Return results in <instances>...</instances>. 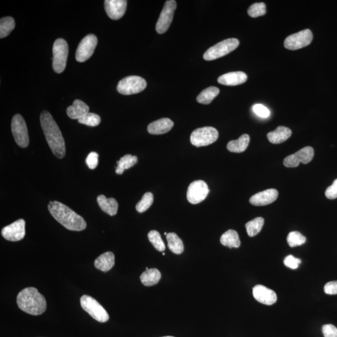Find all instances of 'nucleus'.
<instances>
[{
	"instance_id": "14",
	"label": "nucleus",
	"mask_w": 337,
	"mask_h": 337,
	"mask_svg": "<svg viewBox=\"0 0 337 337\" xmlns=\"http://www.w3.org/2000/svg\"><path fill=\"white\" fill-rule=\"evenodd\" d=\"M314 150L312 147L307 146L299 150L294 154L287 156L284 161V165L287 167H296L302 162L308 164L313 159Z\"/></svg>"
},
{
	"instance_id": "38",
	"label": "nucleus",
	"mask_w": 337,
	"mask_h": 337,
	"mask_svg": "<svg viewBox=\"0 0 337 337\" xmlns=\"http://www.w3.org/2000/svg\"><path fill=\"white\" fill-rule=\"evenodd\" d=\"M252 109H253L255 114L259 117H262V118H267L271 114L269 109L266 106H264V105L261 104H255Z\"/></svg>"
},
{
	"instance_id": "3",
	"label": "nucleus",
	"mask_w": 337,
	"mask_h": 337,
	"mask_svg": "<svg viewBox=\"0 0 337 337\" xmlns=\"http://www.w3.org/2000/svg\"><path fill=\"white\" fill-rule=\"evenodd\" d=\"M17 306L22 311L32 316H39L46 311V299L34 287H27L17 294Z\"/></svg>"
},
{
	"instance_id": "39",
	"label": "nucleus",
	"mask_w": 337,
	"mask_h": 337,
	"mask_svg": "<svg viewBox=\"0 0 337 337\" xmlns=\"http://www.w3.org/2000/svg\"><path fill=\"white\" fill-rule=\"evenodd\" d=\"M285 266L292 269L298 268L299 264L301 263V260L289 255L285 258L284 261Z\"/></svg>"
},
{
	"instance_id": "42",
	"label": "nucleus",
	"mask_w": 337,
	"mask_h": 337,
	"mask_svg": "<svg viewBox=\"0 0 337 337\" xmlns=\"http://www.w3.org/2000/svg\"><path fill=\"white\" fill-rule=\"evenodd\" d=\"M326 196L329 199L337 198V179L335 180L332 186L327 189Z\"/></svg>"
},
{
	"instance_id": "15",
	"label": "nucleus",
	"mask_w": 337,
	"mask_h": 337,
	"mask_svg": "<svg viewBox=\"0 0 337 337\" xmlns=\"http://www.w3.org/2000/svg\"><path fill=\"white\" fill-rule=\"evenodd\" d=\"M1 234L7 241L12 242L21 241L25 236V221L23 219H19L13 223L3 227Z\"/></svg>"
},
{
	"instance_id": "27",
	"label": "nucleus",
	"mask_w": 337,
	"mask_h": 337,
	"mask_svg": "<svg viewBox=\"0 0 337 337\" xmlns=\"http://www.w3.org/2000/svg\"><path fill=\"white\" fill-rule=\"evenodd\" d=\"M250 142V136L248 134L242 135L236 141H231L227 144V148L229 151L241 153L246 151Z\"/></svg>"
},
{
	"instance_id": "4",
	"label": "nucleus",
	"mask_w": 337,
	"mask_h": 337,
	"mask_svg": "<svg viewBox=\"0 0 337 337\" xmlns=\"http://www.w3.org/2000/svg\"><path fill=\"white\" fill-rule=\"evenodd\" d=\"M80 303L82 309L97 322L104 323L109 321V315L106 310L92 297L82 296Z\"/></svg>"
},
{
	"instance_id": "21",
	"label": "nucleus",
	"mask_w": 337,
	"mask_h": 337,
	"mask_svg": "<svg viewBox=\"0 0 337 337\" xmlns=\"http://www.w3.org/2000/svg\"><path fill=\"white\" fill-rule=\"evenodd\" d=\"M89 106L83 101L79 99L74 100L72 106L67 108V114L70 118L77 119L81 118L84 115L88 113Z\"/></svg>"
},
{
	"instance_id": "12",
	"label": "nucleus",
	"mask_w": 337,
	"mask_h": 337,
	"mask_svg": "<svg viewBox=\"0 0 337 337\" xmlns=\"http://www.w3.org/2000/svg\"><path fill=\"white\" fill-rule=\"evenodd\" d=\"M97 44V38L95 35L90 34L85 36L79 42L76 52V59L79 62L87 61L94 53Z\"/></svg>"
},
{
	"instance_id": "40",
	"label": "nucleus",
	"mask_w": 337,
	"mask_h": 337,
	"mask_svg": "<svg viewBox=\"0 0 337 337\" xmlns=\"http://www.w3.org/2000/svg\"><path fill=\"white\" fill-rule=\"evenodd\" d=\"M98 154L96 152H90L86 159V163L89 169H94L98 165Z\"/></svg>"
},
{
	"instance_id": "13",
	"label": "nucleus",
	"mask_w": 337,
	"mask_h": 337,
	"mask_svg": "<svg viewBox=\"0 0 337 337\" xmlns=\"http://www.w3.org/2000/svg\"><path fill=\"white\" fill-rule=\"evenodd\" d=\"M209 189L206 182L198 180L189 185L187 191V199L190 203H201L208 196Z\"/></svg>"
},
{
	"instance_id": "30",
	"label": "nucleus",
	"mask_w": 337,
	"mask_h": 337,
	"mask_svg": "<svg viewBox=\"0 0 337 337\" xmlns=\"http://www.w3.org/2000/svg\"><path fill=\"white\" fill-rule=\"evenodd\" d=\"M137 162V157L136 156H132L131 154H126L117 161V166L116 169V173L121 175L123 174L125 170L129 169Z\"/></svg>"
},
{
	"instance_id": "5",
	"label": "nucleus",
	"mask_w": 337,
	"mask_h": 337,
	"mask_svg": "<svg viewBox=\"0 0 337 337\" xmlns=\"http://www.w3.org/2000/svg\"><path fill=\"white\" fill-rule=\"evenodd\" d=\"M239 45V41L236 38L225 39L207 50L204 54V59L206 61H212L220 58L233 51Z\"/></svg>"
},
{
	"instance_id": "18",
	"label": "nucleus",
	"mask_w": 337,
	"mask_h": 337,
	"mask_svg": "<svg viewBox=\"0 0 337 337\" xmlns=\"http://www.w3.org/2000/svg\"><path fill=\"white\" fill-rule=\"evenodd\" d=\"M279 192L276 189H269L258 192L250 199L249 202L256 206H263L271 204L277 199Z\"/></svg>"
},
{
	"instance_id": "16",
	"label": "nucleus",
	"mask_w": 337,
	"mask_h": 337,
	"mask_svg": "<svg viewBox=\"0 0 337 337\" xmlns=\"http://www.w3.org/2000/svg\"><path fill=\"white\" fill-rule=\"evenodd\" d=\"M127 3L126 0H106L104 1V8L110 18L117 20L124 16Z\"/></svg>"
},
{
	"instance_id": "1",
	"label": "nucleus",
	"mask_w": 337,
	"mask_h": 337,
	"mask_svg": "<svg viewBox=\"0 0 337 337\" xmlns=\"http://www.w3.org/2000/svg\"><path fill=\"white\" fill-rule=\"evenodd\" d=\"M40 122L46 141L52 153L62 159L66 154V146L61 131L49 112L43 111L40 115Z\"/></svg>"
},
{
	"instance_id": "46",
	"label": "nucleus",
	"mask_w": 337,
	"mask_h": 337,
	"mask_svg": "<svg viewBox=\"0 0 337 337\" xmlns=\"http://www.w3.org/2000/svg\"><path fill=\"white\" fill-rule=\"evenodd\" d=\"M162 256H165V253H164V252L163 254H162Z\"/></svg>"
},
{
	"instance_id": "32",
	"label": "nucleus",
	"mask_w": 337,
	"mask_h": 337,
	"mask_svg": "<svg viewBox=\"0 0 337 337\" xmlns=\"http://www.w3.org/2000/svg\"><path fill=\"white\" fill-rule=\"evenodd\" d=\"M15 27L14 19L12 17L6 16L0 19V38L8 36Z\"/></svg>"
},
{
	"instance_id": "10",
	"label": "nucleus",
	"mask_w": 337,
	"mask_h": 337,
	"mask_svg": "<svg viewBox=\"0 0 337 337\" xmlns=\"http://www.w3.org/2000/svg\"><path fill=\"white\" fill-rule=\"evenodd\" d=\"M313 34L311 30L306 29L290 35L284 41V46L289 50H297L306 47L311 43Z\"/></svg>"
},
{
	"instance_id": "23",
	"label": "nucleus",
	"mask_w": 337,
	"mask_h": 337,
	"mask_svg": "<svg viewBox=\"0 0 337 337\" xmlns=\"http://www.w3.org/2000/svg\"><path fill=\"white\" fill-rule=\"evenodd\" d=\"M97 202L100 208L105 213L109 216H113L117 214L118 211V203L114 198H106L104 195H100L97 197Z\"/></svg>"
},
{
	"instance_id": "24",
	"label": "nucleus",
	"mask_w": 337,
	"mask_h": 337,
	"mask_svg": "<svg viewBox=\"0 0 337 337\" xmlns=\"http://www.w3.org/2000/svg\"><path fill=\"white\" fill-rule=\"evenodd\" d=\"M292 131L288 127L279 126L274 131L267 134V138L272 144H278L282 143L291 136Z\"/></svg>"
},
{
	"instance_id": "45",
	"label": "nucleus",
	"mask_w": 337,
	"mask_h": 337,
	"mask_svg": "<svg viewBox=\"0 0 337 337\" xmlns=\"http://www.w3.org/2000/svg\"><path fill=\"white\" fill-rule=\"evenodd\" d=\"M172 337V336H166V337Z\"/></svg>"
},
{
	"instance_id": "43",
	"label": "nucleus",
	"mask_w": 337,
	"mask_h": 337,
	"mask_svg": "<svg viewBox=\"0 0 337 337\" xmlns=\"http://www.w3.org/2000/svg\"><path fill=\"white\" fill-rule=\"evenodd\" d=\"M324 291L328 295L337 294V281L329 282L324 286Z\"/></svg>"
},
{
	"instance_id": "9",
	"label": "nucleus",
	"mask_w": 337,
	"mask_h": 337,
	"mask_svg": "<svg viewBox=\"0 0 337 337\" xmlns=\"http://www.w3.org/2000/svg\"><path fill=\"white\" fill-rule=\"evenodd\" d=\"M11 131L16 143L22 148L28 146L29 140L28 132L23 117L20 114H15L11 121Z\"/></svg>"
},
{
	"instance_id": "44",
	"label": "nucleus",
	"mask_w": 337,
	"mask_h": 337,
	"mask_svg": "<svg viewBox=\"0 0 337 337\" xmlns=\"http://www.w3.org/2000/svg\"><path fill=\"white\" fill-rule=\"evenodd\" d=\"M164 235H165V236H167V232H164Z\"/></svg>"
},
{
	"instance_id": "19",
	"label": "nucleus",
	"mask_w": 337,
	"mask_h": 337,
	"mask_svg": "<svg viewBox=\"0 0 337 337\" xmlns=\"http://www.w3.org/2000/svg\"><path fill=\"white\" fill-rule=\"evenodd\" d=\"M247 76L242 71L231 72L218 77L217 81L225 86H237L244 83L247 81Z\"/></svg>"
},
{
	"instance_id": "17",
	"label": "nucleus",
	"mask_w": 337,
	"mask_h": 337,
	"mask_svg": "<svg viewBox=\"0 0 337 337\" xmlns=\"http://www.w3.org/2000/svg\"><path fill=\"white\" fill-rule=\"evenodd\" d=\"M253 296L257 301L267 306H272L277 300L276 292L262 285H257L254 287Z\"/></svg>"
},
{
	"instance_id": "37",
	"label": "nucleus",
	"mask_w": 337,
	"mask_h": 337,
	"mask_svg": "<svg viewBox=\"0 0 337 337\" xmlns=\"http://www.w3.org/2000/svg\"><path fill=\"white\" fill-rule=\"evenodd\" d=\"M250 16L257 17L266 13V6L264 2H256L249 7L247 11Z\"/></svg>"
},
{
	"instance_id": "7",
	"label": "nucleus",
	"mask_w": 337,
	"mask_h": 337,
	"mask_svg": "<svg viewBox=\"0 0 337 337\" xmlns=\"http://www.w3.org/2000/svg\"><path fill=\"white\" fill-rule=\"evenodd\" d=\"M219 132L212 127H204L198 128L192 132L191 142L196 147L208 146L214 143L218 139Z\"/></svg>"
},
{
	"instance_id": "20",
	"label": "nucleus",
	"mask_w": 337,
	"mask_h": 337,
	"mask_svg": "<svg viewBox=\"0 0 337 337\" xmlns=\"http://www.w3.org/2000/svg\"><path fill=\"white\" fill-rule=\"evenodd\" d=\"M174 122L169 118H162L150 123L147 127L149 133L154 135L166 134L171 131Z\"/></svg>"
},
{
	"instance_id": "28",
	"label": "nucleus",
	"mask_w": 337,
	"mask_h": 337,
	"mask_svg": "<svg viewBox=\"0 0 337 337\" xmlns=\"http://www.w3.org/2000/svg\"><path fill=\"white\" fill-rule=\"evenodd\" d=\"M167 245L170 251L176 254H181L184 252L183 242L176 234L171 232L166 236Z\"/></svg>"
},
{
	"instance_id": "26",
	"label": "nucleus",
	"mask_w": 337,
	"mask_h": 337,
	"mask_svg": "<svg viewBox=\"0 0 337 337\" xmlns=\"http://www.w3.org/2000/svg\"><path fill=\"white\" fill-rule=\"evenodd\" d=\"M220 241L223 246L229 248H239L241 246L239 234L234 230L230 229L225 232L222 235Z\"/></svg>"
},
{
	"instance_id": "29",
	"label": "nucleus",
	"mask_w": 337,
	"mask_h": 337,
	"mask_svg": "<svg viewBox=\"0 0 337 337\" xmlns=\"http://www.w3.org/2000/svg\"><path fill=\"white\" fill-rule=\"evenodd\" d=\"M220 90L218 87L211 86L203 90L197 97V101L199 103L209 104L218 96Z\"/></svg>"
},
{
	"instance_id": "6",
	"label": "nucleus",
	"mask_w": 337,
	"mask_h": 337,
	"mask_svg": "<svg viewBox=\"0 0 337 337\" xmlns=\"http://www.w3.org/2000/svg\"><path fill=\"white\" fill-rule=\"evenodd\" d=\"M68 45L64 39L58 38L54 41L52 47V67L57 73H61L66 66L68 56Z\"/></svg>"
},
{
	"instance_id": "8",
	"label": "nucleus",
	"mask_w": 337,
	"mask_h": 337,
	"mask_svg": "<svg viewBox=\"0 0 337 337\" xmlns=\"http://www.w3.org/2000/svg\"><path fill=\"white\" fill-rule=\"evenodd\" d=\"M147 82L142 77L130 76L124 77L117 84V90L120 94L131 95L139 93L146 89Z\"/></svg>"
},
{
	"instance_id": "11",
	"label": "nucleus",
	"mask_w": 337,
	"mask_h": 337,
	"mask_svg": "<svg viewBox=\"0 0 337 337\" xmlns=\"http://www.w3.org/2000/svg\"><path fill=\"white\" fill-rule=\"evenodd\" d=\"M176 7V1L174 0H169L165 2L156 26V31L159 34H163L168 30L173 19Z\"/></svg>"
},
{
	"instance_id": "41",
	"label": "nucleus",
	"mask_w": 337,
	"mask_h": 337,
	"mask_svg": "<svg viewBox=\"0 0 337 337\" xmlns=\"http://www.w3.org/2000/svg\"><path fill=\"white\" fill-rule=\"evenodd\" d=\"M324 337H337V328L334 325L326 324L322 327Z\"/></svg>"
},
{
	"instance_id": "25",
	"label": "nucleus",
	"mask_w": 337,
	"mask_h": 337,
	"mask_svg": "<svg viewBox=\"0 0 337 337\" xmlns=\"http://www.w3.org/2000/svg\"><path fill=\"white\" fill-rule=\"evenodd\" d=\"M161 278V272L157 269L146 270L140 277L142 284L147 287L155 286L158 283Z\"/></svg>"
},
{
	"instance_id": "22",
	"label": "nucleus",
	"mask_w": 337,
	"mask_h": 337,
	"mask_svg": "<svg viewBox=\"0 0 337 337\" xmlns=\"http://www.w3.org/2000/svg\"><path fill=\"white\" fill-rule=\"evenodd\" d=\"M115 264L114 255L111 252H107L99 256L95 260L94 267L102 272L110 271Z\"/></svg>"
},
{
	"instance_id": "31",
	"label": "nucleus",
	"mask_w": 337,
	"mask_h": 337,
	"mask_svg": "<svg viewBox=\"0 0 337 337\" xmlns=\"http://www.w3.org/2000/svg\"><path fill=\"white\" fill-rule=\"evenodd\" d=\"M264 224V219L262 217H257L247 222L246 228L249 237H254L261 231Z\"/></svg>"
},
{
	"instance_id": "36",
	"label": "nucleus",
	"mask_w": 337,
	"mask_h": 337,
	"mask_svg": "<svg viewBox=\"0 0 337 337\" xmlns=\"http://www.w3.org/2000/svg\"><path fill=\"white\" fill-rule=\"evenodd\" d=\"M79 123L87 125V126L91 127H95L98 126L101 122V117L99 115L92 113V112H88V113L84 115V116L77 120Z\"/></svg>"
},
{
	"instance_id": "33",
	"label": "nucleus",
	"mask_w": 337,
	"mask_h": 337,
	"mask_svg": "<svg viewBox=\"0 0 337 337\" xmlns=\"http://www.w3.org/2000/svg\"><path fill=\"white\" fill-rule=\"evenodd\" d=\"M154 202L153 194L151 192H146L142 196L141 201L136 204V211L139 213L146 211L152 206Z\"/></svg>"
},
{
	"instance_id": "34",
	"label": "nucleus",
	"mask_w": 337,
	"mask_h": 337,
	"mask_svg": "<svg viewBox=\"0 0 337 337\" xmlns=\"http://www.w3.org/2000/svg\"><path fill=\"white\" fill-rule=\"evenodd\" d=\"M149 241L154 247V248L159 252H163L166 249V246L161 238L159 232L156 231H150L147 235Z\"/></svg>"
},
{
	"instance_id": "35",
	"label": "nucleus",
	"mask_w": 337,
	"mask_h": 337,
	"mask_svg": "<svg viewBox=\"0 0 337 337\" xmlns=\"http://www.w3.org/2000/svg\"><path fill=\"white\" fill-rule=\"evenodd\" d=\"M287 240L289 246L291 247L302 246L306 242V237L297 231L290 232Z\"/></svg>"
},
{
	"instance_id": "2",
	"label": "nucleus",
	"mask_w": 337,
	"mask_h": 337,
	"mask_svg": "<svg viewBox=\"0 0 337 337\" xmlns=\"http://www.w3.org/2000/svg\"><path fill=\"white\" fill-rule=\"evenodd\" d=\"M47 208L51 216L69 231H81L86 228L84 219L66 205L57 201H50Z\"/></svg>"
}]
</instances>
